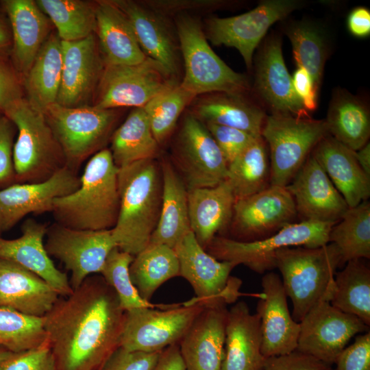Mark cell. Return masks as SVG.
<instances>
[{
  "label": "cell",
  "mask_w": 370,
  "mask_h": 370,
  "mask_svg": "<svg viewBox=\"0 0 370 370\" xmlns=\"http://www.w3.org/2000/svg\"><path fill=\"white\" fill-rule=\"evenodd\" d=\"M175 26L184 60L180 84L195 97L208 92L243 95L249 89L246 77L229 67L211 49L198 19L177 15Z\"/></svg>",
  "instance_id": "8992f818"
},
{
  "label": "cell",
  "mask_w": 370,
  "mask_h": 370,
  "mask_svg": "<svg viewBox=\"0 0 370 370\" xmlns=\"http://www.w3.org/2000/svg\"><path fill=\"white\" fill-rule=\"evenodd\" d=\"M325 121L329 134L354 151L368 143L370 136L368 108L347 91L338 90L334 93Z\"/></svg>",
  "instance_id": "e575fe53"
},
{
  "label": "cell",
  "mask_w": 370,
  "mask_h": 370,
  "mask_svg": "<svg viewBox=\"0 0 370 370\" xmlns=\"http://www.w3.org/2000/svg\"><path fill=\"white\" fill-rule=\"evenodd\" d=\"M21 75L14 66L0 57V112L3 114L16 102L25 98Z\"/></svg>",
  "instance_id": "816d5d0a"
},
{
  "label": "cell",
  "mask_w": 370,
  "mask_h": 370,
  "mask_svg": "<svg viewBox=\"0 0 370 370\" xmlns=\"http://www.w3.org/2000/svg\"><path fill=\"white\" fill-rule=\"evenodd\" d=\"M47 343L43 317L27 315L0 307V347L18 353Z\"/></svg>",
  "instance_id": "7bdbcfd3"
},
{
  "label": "cell",
  "mask_w": 370,
  "mask_h": 370,
  "mask_svg": "<svg viewBox=\"0 0 370 370\" xmlns=\"http://www.w3.org/2000/svg\"><path fill=\"white\" fill-rule=\"evenodd\" d=\"M235 201L227 180L212 187L188 190L190 228L204 249L217 233L229 227Z\"/></svg>",
  "instance_id": "4dcf8cb0"
},
{
  "label": "cell",
  "mask_w": 370,
  "mask_h": 370,
  "mask_svg": "<svg viewBox=\"0 0 370 370\" xmlns=\"http://www.w3.org/2000/svg\"><path fill=\"white\" fill-rule=\"evenodd\" d=\"M16 127L5 115H0V182L14 176L12 158Z\"/></svg>",
  "instance_id": "db71d44e"
},
{
  "label": "cell",
  "mask_w": 370,
  "mask_h": 370,
  "mask_svg": "<svg viewBox=\"0 0 370 370\" xmlns=\"http://www.w3.org/2000/svg\"><path fill=\"white\" fill-rule=\"evenodd\" d=\"M296 350L332 365L356 334L369 326L356 316L345 313L322 301L312 308L299 323Z\"/></svg>",
  "instance_id": "2e32d148"
},
{
  "label": "cell",
  "mask_w": 370,
  "mask_h": 370,
  "mask_svg": "<svg viewBox=\"0 0 370 370\" xmlns=\"http://www.w3.org/2000/svg\"><path fill=\"white\" fill-rule=\"evenodd\" d=\"M347 28L352 35L365 38L370 34V12L365 7L353 9L347 20Z\"/></svg>",
  "instance_id": "9f6ffc18"
},
{
  "label": "cell",
  "mask_w": 370,
  "mask_h": 370,
  "mask_svg": "<svg viewBox=\"0 0 370 370\" xmlns=\"http://www.w3.org/2000/svg\"><path fill=\"white\" fill-rule=\"evenodd\" d=\"M206 305L185 303L168 308L126 311L119 347L130 351L160 352L178 344Z\"/></svg>",
  "instance_id": "8fae6325"
},
{
  "label": "cell",
  "mask_w": 370,
  "mask_h": 370,
  "mask_svg": "<svg viewBox=\"0 0 370 370\" xmlns=\"http://www.w3.org/2000/svg\"><path fill=\"white\" fill-rule=\"evenodd\" d=\"M44 115L63 151L66 166L75 173L85 160L104 149L119 119L117 109L68 108L56 103Z\"/></svg>",
  "instance_id": "ba28073f"
},
{
  "label": "cell",
  "mask_w": 370,
  "mask_h": 370,
  "mask_svg": "<svg viewBox=\"0 0 370 370\" xmlns=\"http://www.w3.org/2000/svg\"><path fill=\"white\" fill-rule=\"evenodd\" d=\"M193 114L202 123L236 128L260 136L266 114L241 95L218 92L197 101Z\"/></svg>",
  "instance_id": "836d02e7"
},
{
  "label": "cell",
  "mask_w": 370,
  "mask_h": 370,
  "mask_svg": "<svg viewBox=\"0 0 370 370\" xmlns=\"http://www.w3.org/2000/svg\"><path fill=\"white\" fill-rule=\"evenodd\" d=\"M297 215L286 186L269 185L265 189L235 201L229 227L234 240L264 239L293 223Z\"/></svg>",
  "instance_id": "9a60e30c"
},
{
  "label": "cell",
  "mask_w": 370,
  "mask_h": 370,
  "mask_svg": "<svg viewBox=\"0 0 370 370\" xmlns=\"http://www.w3.org/2000/svg\"><path fill=\"white\" fill-rule=\"evenodd\" d=\"M334 224L308 220L293 222L264 239L251 242L216 236L205 249L219 260L243 264L262 274L275 268V253L280 249L316 248L328 244L329 234Z\"/></svg>",
  "instance_id": "52a82bcc"
},
{
  "label": "cell",
  "mask_w": 370,
  "mask_h": 370,
  "mask_svg": "<svg viewBox=\"0 0 370 370\" xmlns=\"http://www.w3.org/2000/svg\"><path fill=\"white\" fill-rule=\"evenodd\" d=\"M162 352L130 351L119 347L108 358L101 370H153Z\"/></svg>",
  "instance_id": "c3c4849f"
},
{
  "label": "cell",
  "mask_w": 370,
  "mask_h": 370,
  "mask_svg": "<svg viewBox=\"0 0 370 370\" xmlns=\"http://www.w3.org/2000/svg\"><path fill=\"white\" fill-rule=\"evenodd\" d=\"M153 160L119 169V212L112 234L116 247L134 256L146 248L157 225L162 174Z\"/></svg>",
  "instance_id": "7a4b0ae2"
},
{
  "label": "cell",
  "mask_w": 370,
  "mask_h": 370,
  "mask_svg": "<svg viewBox=\"0 0 370 370\" xmlns=\"http://www.w3.org/2000/svg\"><path fill=\"white\" fill-rule=\"evenodd\" d=\"M59 296L36 274L0 258V307L42 317L53 308Z\"/></svg>",
  "instance_id": "83f0119b"
},
{
  "label": "cell",
  "mask_w": 370,
  "mask_h": 370,
  "mask_svg": "<svg viewBox=\"0 0 370 370\" xmlns=\"http://www.w3.org/2000/svg\"><path fill=\"white\" fill-rule=\"evenodd\" d=\"M0 370H56L48 343L38 347L12 353L0 365Z\"/></svg>",
  "instance_id": "7dc6e473"
},
{
  "label": "cell",
  "mask_w": 370,
  "mask_h": 370,
  "mask_svg": "<svg viewBox=\"0 0 370 370\" xmlns=\"http://www.w3.org/2000/svg\"><path fill=\"white\" fill-rule=\"evenodd\" d=\"M294 90L305 110L309 112L317 106V91L313 79L308 72L301 67H297L293 77Z\"/></svg>",
  "instance_id": "11a10c76"
},
{
  "label": "cell",
  "mask_w": 370,
  "mask_h": 370,
  "mask_svg": "<svg viewBox=\"0 0 370 370\" xmlns=\"http://www.w3.org/2000/svg\"><path fill=\"white\" fill-rule=\"evenodd\" d=\"M328 134L325 120L278 113L267 116L261 136L269 151L270 185L287 186Z\"/></svg>",
  "instance_id": "9c48e42d"
},
{
  "label": "cell",
  "mask_w": 370,
  "mask_h": 370,
  "mask_svg": "<svg viewBox=\"0 0 370 370\" xmlns=\"http://www.w3.org/2000/svg\"><path fill=\"white\" fill-rule=\"evenodd\" d=\"M262 293L256 313L260 319L261 352L265 358L296 350L300 324L290 314L282 280L269 272L262 278Z\"/></svg>",
  "instance_id": "7402d4cb"
},
{
  "label": "cell",
  "mask_w": 370,
  "mask_h": 370,
  "mask_svg": "<svg viewBox=\"0 0 370 370\" xmlns=\"http://www.w3.org/2000/svg\"><path fill=\"white\" fill-rule=\"evenodd\" d=\"M179 262L180 273L193 287L196 297L186 303L231 304L242 293L241 280L230 275L237 266L216 259L208 254L190 231L173 248Z\"/></svg>",
  "instance_id": "7c38bea8"
},
{
  "label": "cell",
  "mask_w": 370,
  "mask_h": 370,
  "mask_svg": "<svg viewBox=\"0 0 370 370\" xmlns=\"http://www.w3.org/2000/svg\"><path fill=\"white\" fill-rule=\"evenodd\" d=\"M112 1L130 20L146 56L158 62L175 77L178 69L177 49L164 17L138 1Z\"/></svg>",
  "instance_id": "f546056e"
},
{
  "label": "cell",
  "mask_w": 370,
  "mask_h": 370,
  "mask_svg": "<svg viewBox=\"0 0 370 370\" xmlns=\"http://www.w3.org/2000/svg\"><path fill=\"white\" fill-rule=\"evenodd\" d=\"M153 370H186L178 344L169 346L161 352Z\"/></svg>",
  "instance_id": "6f0895ef"
},
{
  "label": "cell",
  "mask_w": 370,
  "mask_h": 370,
  "mask_svg": "<svg viewBox=\"0 0 370 370\" xmlns=\"http://www.w3.org/2000/svg\"><path fill=\"white\" fill-rule=\"evenodd\" d=\"M254 87L271 113L309 117L294 90L278 36L268 37L256 58Z\"/></svg>",
  "instance_id": "ffe728a7"
},
{
  "label": "cell",
  "mask_w": 370,
  "mask_h": 370,
  "mask_svg": "<svg viewBox=\"0 0 370 370\" xmlns=\"http://www.w3.org/2000/svg\"><path fill=\"white\" fill-rule=\"evenodd\" d=\"M110 152L118 169L132 163L153 160L158 152L156 140L143 107L134 108L111 138Z\"/></svg>",
  "instance_id": "d590c367"
},
{
  "label": "cell",
  "mask_w": 370,
  "mask_h": 370,
  "mask_svg": "<svg viewBox=\"0 0 370 370\" xmlns=\"http://www.w3.org/2000/svg\"><path fill=\"white\" fill-rule=\"evenodd\" d=\"M3 115L18 130L12 158L18 181L40 182L66 166L63 151L44 114L34 108L25 97Z\"/></svg>",
  "instance_id": "5b68a950"
},
{
  "label": "cell",
  "mask_w": 370,
  "mask_h": 370,
  "mask_svg": "<svg viewBox=\"0 0 370 370\" xmlns=\"http://www.w3.org/2000/svg\"><path fill=\"white\" fill-rule=\"evenodd\" d=\"M311 155L325 172L349 208L367 201L370 196V177L359 165L355 151L331 135L321 138Z\"/></svg>",
  "instance_id": "484cf974"
},
{
  "label": "cell",
  "mask_w": 370,
  "mask_h": 370,
  "mask_svg": "<svg viewBox=\"0 0 370 370\" xmlns=\"http://www.w3.org/2000/svg\"><path fill=\"white\" fill-rule=\"evenodd\" d=\"M226 306L222 302L206 304L178 343L186 370H221Z\"/></svg>",
  "instance_id": "603a6c76"
},
{
  "label": "cell",
  "mask_w": 370,
  "mask_h": 370,
  "mask_svg": "<svg viewBox=\"0 0 370 370\" xmlns=\"http://www.w3.org/2000/svg\"><path fill=\"white\" fill-rule=\"evenodd\" d=\"M12 47V37L10 27L0 16V55Z\"/></svg>",
  "instance_id": "680465c9"
},
{
  "label": "cell",
  "mask_w": 370,
  "mask_h": 370,
  "mask_svg": "<svg viewBox=\"0 0 370 370\" xmlns=\"http://www.w3.org/2000/svg\"><path fill=\"white\" fill-rule=\"evenodd\" d=\"M62 70L56 103L68 108L92 106L104 62L95 34L62 41Z\"/></svg>",
  "instance_id": "ac0fdd59"
},
{
  "label": "cell",
  "mask_w": 370,
  "mask_h": 370,
  "mask_svg": "<svg viewBox=\"0 0 370 370\" xmlns=\"http://www.w3.org/2000/svg\"><path fill=\"white\" fill-rule=\"evenodd\" d=\"M47 226L34 219H26L20 237L8 240L0 237V258L14 262L36 274L64 297L73 292L67 275L60 271L47 254L44 238Z\"/></svg>",
  "instance_id": "cb8c5ba5"
},
{
  "label": "cell",
  "mask_w": 370,
  "mask_h": 370,
  "mask_svg": "<svg viewBox=\"0 0 370 370\" xmlns=\"http://www.w3.org/2000/svg\"><path fill=\"white\" fill-rule=\"evenodd\" d=\"M330 303L338 310L370 325V269L363 259L348 261L336 273Z\"/></svg>",
  "instance_id": "f35d334b"
},
{
  "label": "cell",
  "mask_w": 370,
  "mask_h": 370,
  "mask_svg": "<svg viewBox=\"0 0 370 370\" xmlns=\"http://www.w3.org/2000/svg\"><path fill=\"white\" fill-rule=\"evenodd\" d=\"M214 139L227 165L258 136L241 130L212 123L204 124Z\"/></svg>",
  "instance_id": "bcb514c9"
},
{
  "label": "cell",
  "mask_w": 370,
  "mask_h": 370,
  "mask_svg": "<svg viewBox=\"0 0 370 370\" xmlns=\"http://www.w3.org/2000/svg\"><path fill=\"white\" fill-rule=\"evenodd\" d=\"M303 5L297 0L262 1L253 10L240 15L208 18L204 32L212 45L236 49L250 69L254 52L269 27Z\"/></svg>",
  "instance_id": "4fadbf2b"
},
{
  "label": "cell",
  "mask_w": 370,
  "mask_h": 370,
  "mask_svg": "<svg viewBox=\"0 0 370 370\" xmlns=\"http://www.w3.org/2000/svg\"><path fill=\"white\" fill-rule=\"evenodd\" d=\"M62 41H75L95 34L96 1L36 0Z\"/></svg>",
  "instance_id": "ab89813d"
},
{
  "label": "cell",
  "mask_w": 370,
  "mask_h": 370,
  "mask_svg": "<svg viewBox=\"0 0 370 370\" xmlns=\"http://www.w3.org/2000/svg\"><path fill=\"white\" fill-rule=\"evenodd\" d=\"M134 256L114 247L108 256L100 272L115 291L119 304L125 311L142 308H168L172 305H156L144 300L134 286L130 275V266Z\"/></svg>",
  "instance_id": "ee69618b"
},
{
  "label": "cell",
  "mask_w": 370,
  "mask_h": 370,
  "mask_svg": "<svg viewBox=\"0 0 370 370\" xmlns=\"http://www.w3.org/2000/svg\"><path fill=\"white\" fill-rule=\"evenodd\" d=\"M131 280L140 296L149 301L165 282L179 276L180 267L173 248L149 244L136 254L130 266Z\"/></svg>",
  "instance_id": "8d00e7d4"
},
{
  "label": "cell",
  "mask_w": 370,
  "mask_h": 370,
  "mask_svg": "<svg viewBox=\"0 0 370 370\" xmlns=\"http://www.w3.org/2000/svg\"><path fill=\"white\" fill-rule=\"evenodd\" d=\"M125 312L102 276L90 275L43 317L56 370H101L120 346Z\"/></svg>",
  "instance_id": "6da1fadb"
},
{
  "label": "cell",
  "mask_w": 370,
  "mask_h": 370,
  "mask_svg": "<svg viewBox=\"0 0 370 370\" xmlns=\"http://www.w3.org/2000/svg\"><path fill=\"white\" fill-rule=\"evenodd\" d=\"M45 236L47 254L71 271L73 290L92 274L100 273L108 256L116 247L112 229L75 230L55 223L47 227Z\"/></svg>",
  "instance_id": "5bb4252c"
},
{
  "label": "cell",
  "mask_w": 370,
  "mask_h": 370,
  "mask_svg": "<svg viewBox=\"0 0 370 370\" xmlns=\"http://www.w3.org/2000/svg\"><path fill=\"white\" fill-rule=\"evenodd\" d=\"M95 34L104 64L135 65L147 58L126 15L112 0L96 1Z\"/></svg>",
  "instance_id": "f1b7e54d"
},
{
  "label": "cell",
  "mask_w": 370,
  "mask_h": 370,
  "mask_svg": "<svg viewBox=\"0 0 370 370\" xmlns=\"http://www.w3.org/2000/svg\"><path fill=\"white\" fill-rule=\"evenodd\" d=\"M161 172L160 212L149 244L164 245L173 249L184 235L192 231L188 216V189L171 163L162 162Z\"/></svg>",
  "instance_id": "1f68e13d"
},
{
  "label": "cell",
  "mask_w": 370,
  "mask_h": 370,
  "mask_svg": "<svg viewBox=\"0 0 370 370\" xmlns=\"http://www.w3.org/2000/svg\"><path fill=\"white\" fill-rule=\"evenodd\" d=\"M62 70V40L53 30L22 79L25 99L34 108L43 114L56 103Z\"/></svg>",
  "instance_id": "d6a6232c"
},
{
  "label": "cell",
  "mask_w": 370,
  "mask_h": 370,
  "mask_svg": "<svg viewBox=\"0 0 370 370\" xmlns=\"http://www.w3.org/2000/svg\"><path fill=\"white\" fill-rule=\"evenodd\" d=\"M142 3L164 17L189 14V12L219 9L228 3L219 0H152L143 1Z\"/></svg>",
  "instance_id": "f907efd6"
},
{
  "label": "cell",
  "mask_w": 370,
  "mask_h": 370,
  "mask_svg": "<svg viewBox=\"0 0 370 370\" xmlns=\"http://www.w3.org/2000/svg\"><path fill=\"white\" fill-rule=\"evenodd\" d=\"M175 85V77L149 57L135 65L104 64L92 106L98 109L140 108Z\"/></svg>",
  "instance_id": "30bf717a"
},
{
  "label": "cell",
  "mask_w": 370,
  "mask_h": 370,
  "mask_svg": "<svg viewBox=\"0 0 370 370\" xmlns=\"http://www.w3.org/2000/svg\"><path fill=\"white\" fill-rule=\"evenodd\" d=\"M270 175L268 148L261 136L254 138L227 166V180L236 200L267 188Z\"/></svg>",
  "instance_id": "74e56055"
},
{
  "label": "cell",
  "mask_w": 370,
  "mask_h": 370,
  "mask_svg": "<svg viewBox=\"0 0 370 370\" xmlns=\"http://www.w3.org/2000/svg\"><path fill=\"white\" fill-rule=\"evenodd\" d=\"M12 354V352L7 350L6 349L3 347H0V365Z\"/></svg>",
  "instance_id": "94428289"
},
{
  "label": "cell",
  "mask_w": 370,
  "mask_h": 370,
  "mask_svg": "<svg viewBox=\"0 0 370 370\" xmlns=\"http://www.w3.org/2000/svg\"><path fill=\"white\" fill-rule=\"evenodd\" d=\"M335 370H370V332L358 335L338 355Z\"/></svg>",
  "instance_id": "681fc988"
},
{
  "label": "cell",
  "mask_w": 370,
  "mask_h": 370,
  "mask_svg": "<svg viewBox=\"0 0 370 370\" xmlns=\"http://www.w3.org/2000/svg\"><path fill=\"white\" fill-rule=\"evenodd\" d=\"M80 186V177L65 166L49 179L15 184L0 190V232L8 231L28 214L52 212L54 200Z\"/></svg>",
  "instance_id": "d6986e66"
},
{
  "label": "cell",
  "mask_w": 370,
  "mask_h": 370,
  "mask_svg": "<svg viewBox=\"0 0 370 370\" xmlns=\"http://www.w3.org/2000/svg\"><path fill=\"white\" fill-rule=\"evenodd\" d=\"M119 169L104 148L88 161L74 192L54 200L56 223L82 230H111L119 212Z\"/></svg>",
  "instance_id": "3957f363"
},
{
  "label": "cell",
  "mask_w": 370,
  "mask_h": 370,
  "mask_svg": "<svg viewBox=\"0 0 370 370\" xmlns=\"http://www.w3.org/2000/svg\"><path fill=\"white\" fill-rule=\"evenodd\" d=\"M12 37L14 67L21 78L53 31V24L33 0H4Z\"/></svg>",
  "instance_id": "d4e9b609"
},
{
  "label": "cell",
  "mask_w": 370,
  "mask_h": 370,
  "mask_svg": "<svg viewBox=\"0 0 370 370\" xmlns=\"http://www.w3.org/2000/svg\"><path fill=\"white\" fill-rule=\"evenodd\" d=\"M329 243L337 247L342 266L350 260L370 258V203L367 200L349 208L332 226Z\"/></svg>",
  "instance_id": "60d3db41"
},
{
  "label": "cell",
  "mask_w": 370,
  "mask_h": 370,
  "mask_svg": "<svg viewBox=\"0 0 370 370\" xmlns=\"http://www.w3.org/2000/svg\"><path fill=\"white\" fill-rule=\"evenodd\" d=\"M177 159L188 190L212 187L227 177V163L206 125L193 114L183 121Z\"/></svg>",
  "instance_id": "e0dca14e"
},
{
  "label": "cell",
  "mask_w": 370,
  "mask_h": 370,
  "mask_svg": "<svg viewBox=\"0 0 370 370\" xmlns=\"http://www.w3.org/2000/svg\"><path fill=\"white\" fill-rule=\"evenodd\" d=\"M195 97L180 84H177L143 106L152 133L159 145L171 134L181 113Z\"/></svg>",
  "instance_id": "f6af8a7d"
},
{
  "label": "cell",
  "mask_w": 370,
  "mask_h": 370,
  "mask_svg": "<svg viewBox=\"0 0 370 370\" xmlns=\"http://www.w3.org/2000/svg\"><path fill=\"white\" fill-rule=\"evenodd\" d=\"M275 268L282 276V284L293 303L292 317L300 323L316 304L330 301L334 276L342 266L334 244L316 247H287L275 253Z\"/></svg>",
  "instance_id": "277c9868"
},
{
  "label": "cell",
  "mask_w": 370,
  "mask_h": 370,
  "mask_svg": "<svg viewBox=\"0 0 370 370\" xmlns=\"http://www.w3.org/2000/svg\"><path fill=\"white\" fill-rule=\"evenodd\" d=\"M286 187L302 221L336 223L349 208L311 153Z\"/></svg>",
  "instance_id": "44dd1931"
},
{
  "label": "cell",
  "mask_w": 370,
  "mask_h": 370,
  "mask_svg": "<svg viewBox=\"0 0 370 370\" xmlns=\"http://www.w3.org/2000/svg\"><path fill=\"white\" fill-rule=\"evenodd\" d=\"M332 365L297 350L266 358L263 370H333Z\"/></svg>",
  "instance_id": "f5cc1de1"
},
{
  "label": "cell",
  "mask_w": 370,
  "mask_h": 370,
  "mask_svg": "<svg viewBox=\"0 0 370 370\" xmlns=\"http://www.w3.org/2000/svg\"><path fill=\"white\" fill-rule=\"evenodd\" d=\"M356 158L364 171L370 177V144L368 142L362 147L355 151Z\"/></svg>",
  "instance_id": "91938a15"
},
{
  "label": "cell",
  "mask_w": 370,
  "mask_h": 370,
  "mask_svg": "<svg viewBox=\"0 0 370 370\" xmlns=\"http://www.w3.org/2000/svg\"><path fill=\"white\" fill-rule=\"evenodd\" d=\"M297 67L306 69L319 88L322 80L328 48L318 27L306 21L292 22L285 29Z\"/></svg>",
  "instance_id": "b9f144b4"
},
{
  "label": "cell",
  "mask_w": 370,
  "mask_h": 370,
  "mask_svg": "<svg viewBox=\"0 0 370 370\" xmlns=\"http://www.w3.org/2000/svg\"><path fill=\"white\" fill-rule=\"evenodd\" d=\"M260 319L247 304L238 301L228 310L225 354L221 370H263Z\"/></svg>",
  "instance_id": "4316f807"
}]
</instances>
